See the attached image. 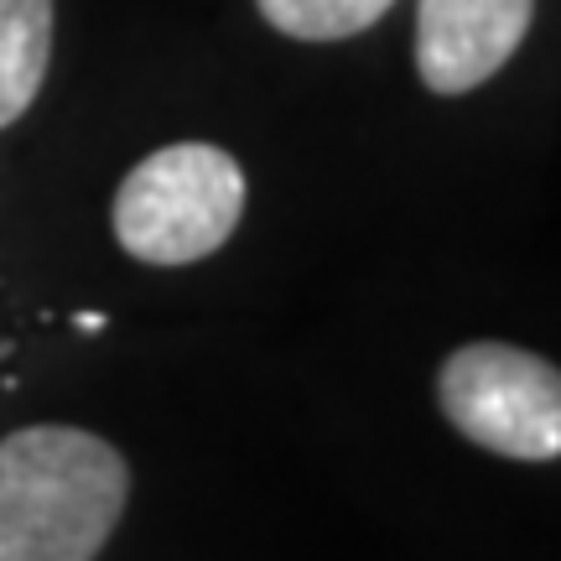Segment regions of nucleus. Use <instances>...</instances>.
I'll list each match as a JSON object with an SVG mask.
<instances>
[{"instance_id": "3", "label": "nucleus", "mask_w": 561, "mask_h": 561, "mask_svg": "<svg viewBox=\"0 0 561 561\" xmlns=\"http://www.w3.org/2000/svg\"><path fill=\"white\" fill-rule=\"evenodd\" d=\"M437 405L453 432L510 462L561 458V369L520 343L479 339L437 369Z\"/></svg>"}, {"instance_id": "7", "label": "nucleus", "mask_w": 561, "mask_h": 561, "mask_svg": "<svg viewBox=\"0 0 561 561\" xmlns=\"http://www.w3.org/2000/svg\"><path fill=\"white\" fill-rule=\"evenodd\" d=\"M79 328H83V333H100V328H104V318H100V312H83V318H79Z\"/></svg>"}, {"instance_id": "4", "label": "nucleus", "mask_w": 561, "mask_h": 561, "mask_svg": "<svg viewBox=\"0 0 561 561\" xmlns=\"http://www.w3.org/2000/svg\"><path fill=\"white\" fill-rule=\"evenodd\" d=\"M536 0H421L416 5V73L453 100L500 73L520 53Z\"/></svg>"}, {"instance_id": "2", "label": "nucleus", "mask_w": 561, "mask_h": 561, "mask_svg": "<svg viewBox=\"0 0 561 561\" xmlns=\"http://www.w3.org/2000/svg\"><path fill=\"white\" fill-rule=\"evenodd\" d=\"M244 214L240 161L208 146L178 140L125 172L115 193V240L140 265H193L229 244Z\"/></svg>"}, {"instance_id": "6", "label": "nucleus", "mask_w": 561, "mask_h": 561, "mask_svg": "<svg viewBox=\"0 0 561 561\" xmlns=\"http://www.w3.org/2000/svg\"><path fill=\"white\" fill-rule=\"evenodd\" d=\"M261 16L291 42H343L369 32L396 0H255Z\"/></svg>"}, {"instance_id": "5", "label": "nucleus", "mask_w": 561, "mask_h": 561, "mask_svg": "<svg viewBox=\"0 0 561 561\" xmlns=\"http://www.w3.org/2000/svg\"><path fill=\"white\" fill-rule=\"evenodd\" d=\"M53 62V0H0V130L37 104Z\"/></svg>"}, {"instance_id": "1", "label": "nucleus", "mask_w": 561, "mask_h": 561, "mask_svg": "<svg viewBox=\"0 0 561 561\" xmlns=\"http://www.w3.org/2000/svg\"><path fill=\"white\" fill-rule=\"evenodd\" d=\"M130 504V462L83 426L0 437V561H94Z\"/></svg>"}]
</instances>
